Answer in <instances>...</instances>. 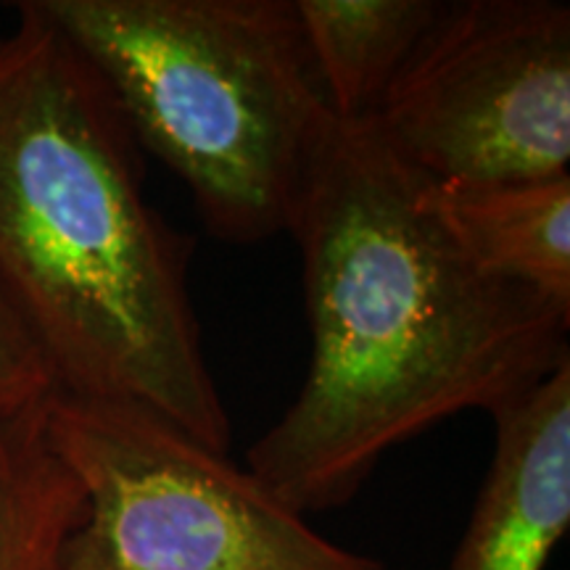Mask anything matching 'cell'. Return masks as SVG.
<instances>
[{"instance_id": "1", "label": "cell", "mask_w": 570, "mask_h": 570, "mask_svg": "<svg viewBox=\"0 0 570 570\" xmlns=\"http://www.w3.org/2000/svg\"><path fill=\"white\" fill-rule=\"evenodd\" d=\"M373 119H336L288 235L312 356L246 468L302 515L344 508L391 449L462 412L499 415L570 365V309L483 273Z\"/></svg>"}, {"instance_id": "2", "label": "cell", "mask_w": 570, "mask_h": 570, "mask_svg": "<svg viewBox=\"0 0 570 570\" xmlns=\"http://www.w3.org/2000/svg\"><path fill=\"white\" fill-rule=\"evenodd\" d=\"M0 30V298L59 394L140 404L230 452L188 235L146 194L122 111L32 0Z\"/></svg>"}, {"instance_id": "7", "label": "cell", "mask_w": 570, "mask_h": 570, "mask_svg": "<svg viewBox=\"0 0 570 570\" xmlns=\"http://www.w3.org/2000/svg\"><path fill=\"white\" fill-rule=\"evenodd\" d=\"M428 206L483 273L570 309V175L439 185Z\"/></svg>"}, {"instance_id": "9", "label": "cell", "mask_w": 570, "mask_h": 570, "mask_svg": "<svg viewBox=\"0 0 570 570\" xmlns=\"http://www.w3.org/2000/svg\"><path fill=\"white\" fill-rule=\"evenodd\" d=\"M46 404L0 410V570H59L85 515L80 481L48 433Z\"/></svg>"}, {"instance_id": "4", "label": "cell", "mask_w": 570, "mask_h": 570, "mask_svg": "<svg viewBox=\"0 0 570 570\" xmlns=\"http://www.w3.org/2000/svg\"><path fill=\"white\" fill-rule=\"evenodd\" d=\"M46 420L85 497L59 570H391L154 410L53 394Z\"/></svg>"}, {"instance_id": "5", "label": "cell", "mask_w": 570, "mask_h": 570, "mask_svg": "<svg viewBox=\"0 0 570 570\" xmlns=\"http://www.w3.org/2000/svg\"><path fill=\"white\" fill-rule=\"evenodd\" d=\"M373 122L439 185L570 175V6L441 3Z\"/></svg>"}, {"instance_id": "8", "label": "cell", "mask_w": 570, "mask_h": 570, "mask_svg": "<svg viewBox=\"0 0 570 570\" xmlns=\"http://www.w3.org/2000/svg\"><path fill=\"white\" fill-rule=\"evenodd\" d=\"M439 9L441 0H294L333 117H375Z\"/></svg>"}, {"instance_id": "3", "label": "cell", "mask_w": 570, "mask_h": 570, "mask_svg": "<svg viewBox=\"0 0 570 570\" xmlns=\"http://www.w3.org/2000/svg\"><path fill=\"white\" fill-rule=\"evenodd\" d=\"M101 77L140 151L188 185L206 233H288L336 117L294 0H32Z\"/></svg>"}, {"instance_id": "6", "label": "cell", "mask_w": 570, "mask_h": 570, "mask_svg": "<svg viewBox=\"0 0 570 570\" xmlns=\"http://www.w3.org/2000/svg\"><path fill=\"white\" fill-rule=\"evenodd\" d=\"M494 420V454L449 570H544L570 529V365Z\"/></svg>"}, {"instance_id": "10", "label": "cell", "mask_w": 570, "mask_h": 570, "mask_svg": "<svg viewBox=\"0 0 570 570\" xmlns=\"http://www.w3.org/2000/svg\"><path fill=\"white\" fill-rule=\"evenodd\" d=\"M53 394L59 386L51 365L0 298V410L42 407Z\"/></svg>"}]
</instances>
